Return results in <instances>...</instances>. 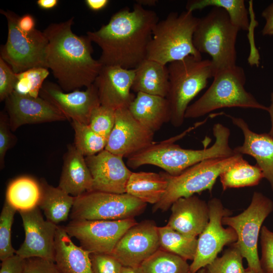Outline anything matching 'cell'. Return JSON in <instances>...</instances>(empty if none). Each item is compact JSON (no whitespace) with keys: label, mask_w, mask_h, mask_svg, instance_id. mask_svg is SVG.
Here are the masks:
<instances>
[{"label":"cell","mask_w":273,"mask_h":273,"mask_svg":"<svg viewBox=\"0 0 273 273\" xmlns=\"http://www.w3.org/2000/svg\"><path fill=\"white\" fill-rule=\"evenodd\" d=\"M0 12L6 18L8 28L7 40L1 47L0 57L15 73L35 67L48 68L46 52L49 42L43 32L36 28L24 32L18 26V15L10 10Z\"/></svg>","instance_id":"9c48e42d"},{"label":"cell","mask_w":273,"mask_h":273,"mask_svg":"<svg viewBox=\"0 0 273 273\" xmlns=\"http://www.w3.org/2000/svg\"><path fill=\"white\" fill-rule=\"evenodd\" d=\"M123 157L105 149L99 153L85 157L93 180V191L124 194L132 172Z\"/></svg>","instance_id":"d6986e66"},{"label":"cell","mask_w":273,"mask_h":273,"mask_svg":"<svg viewBox=\"0 0 273 273\" xmlns=\"http://www.w3.org/2000/svg\"><path fill=\"white\" fill-rule=\"evenodd\" d=\"M25 259L17 254L2 261L0 273H23Z\"/></svg>","instance_id":"ee69618b"},{"label":"cell","mask_w":273,"mask_h":273,"mask_svg":"<svg viewBox=\"0 0 273 273\" xmlns=\"http://www.w3.org/2000/svg\"><path fill=\"white\" fill-rule=\"evenodd\" d=\"M137 223L134 218L71 220L63 228L68 236L75 238L85 250L90 253L111 254L125 232Z\"/></svg>","instance_id":"7c38bea8"},{"label":"cell","mask_w":273,"mask_h":273,"mask_svg":"<svg viewBox=\"0 0 273 273\" xmlns=\"http://www.w3.org/2000/svg\"><path fill=\"white\" fill-rule=\"evenodd\" d=\"M5 101L13 132L25 124L67 120L59 110L40 97L34 98L14 90Z\"/></svg>","instance_id":"ac0fdd59"},{"label":"cell","mask_w":273,"mask_h":273,"mask_svg":"<svg viewBox=\"0 0 273 273\" xmlns=\"http://www.w3.org/2000/svg\"><path fill=\"white\" fill-rule=\"evenodd\" d=\"M160 248L186 260H193L197 250V238L179 233L167 225L158 227Z\"/></svg>","instance_id":"4dcf8cb0"},{"label":"cell","mask_w":273,"mask_h":273,"mask_svg":"<svg viewBox=\"0 0 273 273\" xmlns=\"http://www.w3.org/2000/svg\"><path fill=\"white\" fill-rule=\"evenodd\" d=\"M132 90L166 98L169 88L166 65L146 59L135 69Z\"/></svg>","instance_id":"484cf974"},{"label":"cell","mask_w":273,"mask_h":273,"mask_svg":"<svg viewBox=\"0 0 273 273\" xmlns=\"http://www.w3.org/2000/svg\"><path fill=\"white\" fill-rule=\"evenodd\" d=\"M115 111L101 105L92 112L88 125L96 133L107 140L115 124Z\"/></svg>","instance_id":"74e56055"},{"label":"cell","mask_w":273,"mask_h":273,"mask_svg":"<svg viewBox=\"0 0 273 273\" xmlns=\"http://www.w3.org/2000/svg\"><path fill=\"white\" fill-rule=\"evenodd\" d=\"M197 122L182 133L168 140L154 143L148 148L127 158V166L136 169L144 165L158 166L172 176H176L188 168L205 160L229 157L236 155L229 145L230 130L221 123L213 127L215 140L210 147L200 150L181 148L174 143L206 121Z\"/></svg>","instance_id":"3957f363"},{"label":"cell","mask_w":273,"mask_h":273,"mask_svg":"<svg viewBox=\"0 0 273 273\" xmlns=\"http://www.w3.org/2000/svg\"><path fill=\"white\" fill-rule=\"evenodd\" d=\"M159 21L156 13L135 3L132 10L120 9L107 24L87 36L101 49L99 61L104 66L135 69L147 59L153 29Z\"/></svg>","instance_id":"6da1fadb"},{"label":"cell","mask_w":273,"mask_h":273,"mask_svg":"<svg viewBox=\"0 0 273 273\" xmlns=\"http://www.w3.org/2000/svg\"><path fill=\"white\" fill-rule=\"evenodd\" d=\"M23 273H61L54 261L38 257L25 259Z\"/></svg>","instance_id":"7bdbcfd3"},{"label":"cell","mask_w":273,"mask_h":273,"mask_svg":"<svg viewBox=\"0 0 273 273\" xmlns=\"http://www.w3.org/2000/svg\"><path fill=\"white\" fill-rule=\"evenodd\" d=\"M93 273H121L123 265L111 254L90 253Z\"/></svg>","instance_id":"f35d334b"},{"label":"cell","mask_w":273,"mask_h":273,"mask_svg":"<svg viewBox=\"0 0 273 273\" xmlns=\"http://www.w3.org/2000/svg\"><path fill=\"white\" fill-rule=\"evenodd\" d=\"M267 112L269 114L271 121V127L268 133L273 137V92L270 95V104L268 107Z\"/></svg>","instance_id":"681fc988"},{"label":"cell","mask_w":273,"mask_h":273,"mask_svg":"<svg viewBox=\"0 0 273 273\" xmlns=\"http://www.w3.org/2000/svg\"><path fill=\"white\" fill-rule=\"evenodd\" d=\"M17 24L19 28L24 32H29L35 28V21L33 17L28 14H26L18 18Z\"/></svg>","instance_id":"bcb514c9"},{"label":"cell","mask_w":273,"mask_h":273,"mask_svg":"<svg viewBox=\"0 0 273 273\" xmlns=\"http://www.w3.org/2000/svg\"><path fill=\"white\" fill-rule=\"evenodd\" d=\"M18 212L22 220L25 239L16 254L25 259L38 257L55 262L58 225L45 220L38 206Z\"/></svg>","instance_id":"5bb4252c"},{"label":"cell","mask_w":273,"mask_h":273,"mask_svg":"<svg viewBox=\"0 0 273 273\" xmlns=\"http://www.w3.org/2000/svg\"><path fill=\"white\" fill-rule=\"evenodd\" d=\"M128 109L138 121L154 133L171 120L170 107L165 97L138 93Z\"/></svg>","instance_id":"cb8c5ba5"},{"label":"cell","mask_w":273,"mask_h":273,"mask_svg":"<svg viewBox=\"0 0 273 273\" xmlns=\"http://www.w3.org/2000/svg\"><path fill=\"white\" fill-rule=\"evenodd\" d=\"M49 75L48 69L44 67L32 68L16 73L15 91L22 95L37 98Z\"/></svg>","instance_id":"e575fe53"},{"label":"cell","mask_w":273,"mask_h":273,"mask_svg":"<svg viewBox=\"0 0 273 273\" xmlns=\"http://www.w3.org/2000/svg\"><path fill=\"white\" fill-rule=\"evenodd\" d=\"M209 219L208 224L197 239L195 257L190 265V272L198 270L212 262L224 246L237 241L235 230L224 228L222 223L224 216L230 215L231 211L224 207L220 199L213 198L208 202Z\"/></svg>","instance_id":"4fadbf2b"},{"label":"cell","mask_w":273,"mask_h":273,"mask_svg":"<svg viewBox=\"0 0 273 273\" xmlns=\"http://www.w3.org/2000/svg\"><path fill=\"white\" fill-rule=\"evenodd\" d=\"M147 203L127 194L93 191L75 197L71 220H117L134 218Z\"/></svg>","instance_id":"8fae6325"},{"label":"cell","mask_w":273,"mask_h":273,"mask_svg":"<svg viewBox=\"0 0 273 273\" xmlns=\"http://www.w3.org/2000/svg\"><path fill=\"white\" fill-rule=\"evenodd\" d=\"M158 1L156 0H138L136 1V3L144 7L150 6L153 7L156 5Z\"/></svg>","instance_id":"816d5d0a"},{"label":"cell","mask_w":273,"mask_h":273,"mask_svg":"<svg viewBox=\"0 0 273 273\" xmlns=\"http://www.w3.org/2000/svg\"><path fill=\"white\" fill-rule=\"evenodd\" d=\"M167 185V180L162 172H132L126 186L125 193L146 203L155 205L161 199Z\"/></svg>","instance_id":"83f0119b"},{"label":"cell","mask_w":273,"mask_h":273,"mask_svg":"<svg viewBox=\"0 0 273 273\" xmlns=\"http://www.w3.org/2000/svg\"><path fill=\"white\" fill-rule=\"evenodd\" d=\"M154 134L138 121L128 108L119 109L115 111V124L105 150L128 158L153 144Z\"/></svg>","instance_id":"e0dca14e"},{"label":"cell","mask_w":273,"mask_h":273,"mask_svg":"<svg viewBox=\"0 0 273 273\" xmlns=\"http://www.w3.org/2000/svg\"><path fill=\"white\" fill-rule=\"evenodd\" d=\"M260 235L261 269L263 273H273V232L263 225Z\"/></svg>","instance_id":"ab89813d"},{"label":"cell","mask_w":273,"mask_h":273,"mask_svg":"<svg viewBox=\"0 0 273 273\" xmlns=\"http://www.w3.org/2000/svg\"><path fill=\"white\" fill-rule=\"evenodd\" d=\"M17 82L16 73L0 57V101L5 100L14 90Z\"/></svg>","instance_id":"b9f144b4"},{"label":"cell","mask_w":273,"mask_h":273,"mask_svg":"<svg viewBox=\"0 0 273 273\" xmlns=\"http://www.w3.org/2000/svg\"><path fill=\"white\" fill-rule=\"evenodd\" d=\"M170 207L166 225L184 235L197 238L208 223V203L196 195L179 198Z\"/></svg>","instance_id":"44dd1931"},{"label":"cell","mask_w":273,"mask_h":273,"mask_svg":"<svg viewBox=\"0 0 273 273\" xmlns=\"http://www.w3.org/2000/svg\"><path fill=\"white\" fill-rule=\"evenodd\" d=\"M244 273H257V272H255L253 269L248 267V268H247L246 269L245 271L244 272Z\"/></svg>","instance_id":"f5cc1de1"},{"label":"cell","mask_w":273,"mask_h":273,"mask_svg":"<svg viewBox=\"0 0 273 273\" xmlns=\"http://www.w3.org/2000/svg\"><path fill=\"white\" fill-rule=\"evenodd\" d=\"M40 197L38 207L42 210L46 219L56 224L66 220L70 216L75 197L58 187H54L41 179Z\"/></svg>","instance_id":"4316f807"},{"label":"cell","mask_w":273,"mask_h":273,"mask_svg":"<svg viewBox=\"0 0 273 273\" xmlns=\"http://www.w3.org/2000/svg\"><path fill=\"white\" fill-rule=\"evenodd\" d=\"M242 157L243 155L236 154L229 157L205 160L176 176L162 172L167 180V187L161 199L154 205L153 211H165L179 198L206 190L211 193L220 175Z\"/></svg>","instance_id":"ba28073f"},{"label":"cell","mask_w":273,"mask_h":273,"mask_svg":"<svg viewBox=\"0 0 273 273\" xmlns=\"http://www.w3.org/2000/svg\"><path fill=\"white\" fill-rule=\"evenodd\" d=\"M39 97L49 102L67 119L88 124L93 110L101 105L98 89L94 83L85 90L63 91L57 83L45 81Z\"/></svg>","instance_id":"9a60e30c"},{"label":"cell","mask_w":273,"mask_h":273,"mask_svg":"<svg viewBox=\"0 0 273 273\" xmlns=\"http://www.w3.org/2000/svg\"><path fill=\"white\" fill-rule=\"evenodd\" d=\"M242 256L235 243L221 257H217L205 267L206 273H244Z\"/></svg>","instance_id":"d590c367"},{"label":"cell","mask_w":273,"mask_h":273,"mask_svg":"<svg viewBox=\"0 0 273 273\" xmlns=\"http://www.w3.org/2000/svg\"><path fill=\"white\" fill-rule=\"evenodd\" d=\"M158 228L152 220L137 223L125 232L111 254L124 266H140L160 248Z\"/></svg>","instance_id":"2e32d148"},{"label":"cell","mask_w":273,"mask_h":273,"mask_svg":"<svg viewBox=\"0 0 273 273\" xmlns=\"http://www.w3.org/2000/svg\"><path fill=\"white\" fill-rule=\"evenodd\" d=\"M76 149L85 157L96 155L105 149L107 140L96 133L88 125L72 121Z\"/></svg>","instance_id":"836d02e7"},{"label":"cell","mask_w":273,"mask_h":273,"mask_svg":"<svg viewBox=\"0 0 273 273\" xmlns=\"http://www.w3.org/2000/svg\"><path fill=\"white\" fill-rule=\"evenodd\" d=\"M87 7L92 11H99L107 7L109 3L108 0H86Z\"/></svg>","instance_id":"7dc6e473"},{"label":"cell","mask_w":273,"mask_h":273,"mask_svg":"<svg viewBox=\"0 0 273 273\" xmlns=\"http://www.w3.org/2000/svg\"><path fill=\"white\" fill-rule=\"evenodd\" d=\"M273 211V201L262 193H253L249 206L235 216L222 219L223 225L233 228L237 235L236 245L249 268L257 273H263L258 253V242L262 224Z\"/></svg>","instance_id":"30bf717a"},{"label":"cell","mask_w":273,"mask_h":273,"mask_svg":"<svg viewBox=\"0 0 273 273\" xmlns=\"http://www.w3.org/2000/svg\"><path fill=\"white\" fill-rule=\"evenodd\" d=\"M40 197L39 183L27 176L18 177L8 186L6 201L18 211L38 206Z\"/></svg>","instance_id":"f1b7e54d"},{"label":"cell","mask_w":273,"mask_h":273,"mask_svg":"<svg viewBox=\"0 0 273 273\" xmlns=\"http://www.w3.org/2000/svg\"><path fill=\"white\" fill-rule=\"evenodd\" d=\"M169 88L166 98L171 110V124L178 127L185 119L191 102L214 76L211 60L189 56L167 66Z\"/></svg>","instance_id":"8992f818"},{"label":"cell","mask_w":273,"mask_h":273,"mask_svg":"<svg viewBox=\"0 0 273 273\" xmlns=\"http://www.w3.org/2000/svg\"><path fill=\"white\" fill-rule=\"evenodd\" d=\"M121 273H142L140 266L138 267L123 266Z\"/></svg>","instance_id":"f907efd6"},{"label":"cell","mask_w":273,"mask_h":273,"mask_svg":"<svg viewBox=\"0 0 273 273\" xmlns=\"http://www.w3.org/2000/svg\"><path fill=\"white\" fill-rule=\"evenodd\" d=\"M58 0H38L37 6L42 9L50 10L55 7L58 4Z\"/></svg>","instance_id":"c3c4849f"},{"label":"cell","mask_w":273,"mask_h":273,"mask_svg":"<svg viewBox=\"0 0 273 273\" xmlns=\"http://www.w3.org/2000/svg\"><path fill=\"white\" fill-rule=\"evenodd\" d=\"M261 16L265 20L262 34L264 36L273 35V2L263 10Z\"/></svg>","instance_id":"f6af8a7d"},{"label":"cell","mask_w":273,"mask_h":273,"mask_svg":"<svg viewBox=\"0 0 273 273\" xmlns=\"http://www.w3.org/2000/svg\"><path fill=\"white\" fill-rule=\"evenodd\" d=\"M197 273H206V270L205 268L200 269Z\"/></svg>","instance_id":"db71d44e"},{"label":"cell","mask_w":273,"mask_h":273,"mask_svg":"<svg viewBox=\"0 0 273 273\" xmlns=\"http://www.w3.org/2000/svg\"><path fill=\"white\" fill-rule=\"evenodd\" d=\"M90 253L74 244L63 226H58L55 262L61 273H93Z\"/></svg>","instance_id":"d4e9b609"},{"label":"cell","mask_w":273,"mask_h":273,"mask_svg":"<svg viewBox=\"0 0 273 273\" xmlns=\"http://www.w3.org/2000/svg\"><path fill=\"white\" fill-rule=\"evenodd\" d=\"M134 69L103 66L94 84L101 105L115 110L128 108L135 95L132 91Z\"/></svg>","instance_id":"ffe728a7"},{"label":"cell","mask_w":273,"mask_h":273,"mask_svg":"<svg viewBox=\"0 0 273 273\" xmlns=\"http://www.w3.org/2000/svg\"><path fill=\"white\" fill-rule=\"evenodd\" d=\"M233 123L239 128L244 138L242 145L233 150L236 153L253 157L261 169L264 178L269 182L273 192V137L268 133H257L251 130L242 118L226 114Z\"/></svg>","instance_id":"7402d4cb"},{"label":"cell","mask_w":273,"mask_h":273,"mask_svg":"<svg viewBox=\"0 0 273 273\" xmlns=\"http://www.w3.org/2000/svg\"><path fill=\"white\" fill-rule=\"evenodd\" d=\"M8 116L3 111L0 113V168L5 165V157L7 151L15 145L16 139L12 133Z\"/></svg>","instance_id":"60d3db41"},{"label":"cell","mask_w":273,"mask_h":273,"mask_svg":"<svg viewBox=\"0 0 273 273\" xmlns=\"http://www.w3.org/2000/svg\"><path fill=\"white\" fill-rule=\"evenodd\" d=\"M17 210L5 201L0 215V259L3 261L16 254L11 242V229Z\"/></svg>","instance_id":"8d00e7d4"},{"label":"cell","mask_w":273,"mask_h":273,"mask_svg":"<svg viewBox=\"0 0 273 273\" xmlns=\"http://www.w3.org/2000/svg\"><path fill=\"white\" fill-rule=\"evenodd\" d=\"M74 18L52 23L43 31L48 40L46 52L48 68L65 92L92 85L103 65L92 56L93 42L86 36L72 30Z\"/></svg>","instance_id":"7a4b0ae2"},{"label":"cell","mask_w":273,"mask_h":273,"mask_svg":"<svg viewBox=\"0 0 273 273\" xmlns=\"http://www.w3.org/2000/svg\"><path fill=\"white\" fill-rule=\"evenodd\" d=\"M213 80L203 95L188 107L185 119L196 118L217 109L239 107L267 111L268 107L258 102L245 88L244 69L235 65L216 72Z\"/></svg>","instance_id":"5b68a950"},{"label":"cell","mask_w":273,"mask_h":273,"mask_svg":"<svg viewBox=\"0 0 273 273\" xmlns=\"http://www.w3.org/2000/svg\"><path fill=\"white\" fill-rule=\"evenodd\" d=\"M223 9L228 13L232 22L240 30H247L249 28L248 11L244 0H191L188 1L186 10L193 12L207 7Z\"/></svg>","instance_id":"1f68e13d"},{"label":"cell","mask_w":273,"mask_h":273,"mask_svg":"<svg viewBox=\"0 0 273 273\" xmlns=\"http://www.w3.org/2000/svg\"><path fill=\"white\" fill-rule=\"evenodd\" d=\"M223 191L229 189L258 185L264 178L261 169L256 164H249L241 157L219 176Z\"/></svg>","instance_id":"f546056e"},{"label":"cell","mask_w":273,"mask_h":273,"mask_svg":"<svg viewBox=\"0 0 273 273\" xmlns=\"http://www.w3.org/2000/svg\"><path fill=\"white\" fill-rule=\"evenodd\" d=\"M140 267L142 273H190L187 260L160 248Z\"/></svg>","instance_id":"d6a6232c"},{"label":"cell","mask_w":273,"mask_h":273,"mask_svg":"<svg viewBox=\"0 0 273 273\" xmlns=\"http://www.w3.org/2000/svg\"><path fill=\"white\" fill-rule=\"evenodd\" d=\"M93 180L85 157L74 145H69L64 156L62 171L58 187L76 197L93 191Z\"/></svg>","instance_id":"603a6c76"},{"label":"cell","mask_w":273,"mask_h":273,"mask_svg":"<svg viewBox=\"0 0 273 273\" xmlns=\"http://www.w3.org/2000/svg\"><path fill=\"white\" fill-rule=\"evenodd\" d=\"M199 20L187 10L169 13L153 29L146 59L166 65L189 56L202 58L193 40Z\"/></svg>","instance_id":"277c9868"},{"label":"cell","mask_w":273,"mask_h":273,"mask_svg":"<svg viewBox=\"0 0 273 273\" xmlns=\"http://www.w3.org/2000/svg\"><path fill=\"white\" fill-rule=\"evenodd\" d=\"M240 29L222 8L213 7L200 18L193 35V43L200 53L211 57L214 73L236 65V44Z\"/></svg>","instance_id":"52a82bcc"}]
</instances>
